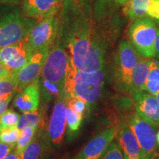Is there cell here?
Segmentation results:
<instances>
[{"label": "cell", "mask_w": 159, "mask_h": 159, "mask_svg": "<svg viewBox=\"0 0 159 159\" xmlns=\"http://www.w3.org/2000/svg\"><path fill=\"white\" fill-rule=\"evenodd\" d=\"M40 122H41V116L38 111L26 112L19 117L16 127L19 130H21L26 127H33L37 128Z\"/></svg>", "instance_id": "22"}, {"label": "cell", "mask_w": 159, "mask_h": 159, "mask_svg": "<svg viewBox=\"0 0 159 159\" xmlns=\"http://www.w3.org/2000/svg\"><path fill=\"white\" fill-rule=\"evenodd\" d=\"M133 94L136 112L152 125L159 126V104L156 97L145 91H136Z\"/></svg>", "instance_id": "13"}, {"label": "cell", "mask_w": 159, "mask_h": 159, "mask_svg": "<svg viewBox=\"0 0 159 159\" xmlns=\"http://www.w3.org/2000/svg\"><path fill=\"white\" fill-rule=\"evenodd\" d=\"M66 125L69 130L71 132H75L78 130L82 122L83 116L77 114L70 106L66 105Z\"/></svg>", "instance_id": "25"}, {"label": "cell", "mask_w": 159, "mask_h": 159, "mask_svg": "<svg viewBox=\"0 0 159 159\" xmlns=\"http://www.w3.org/2000/svg\"><path fill=\"white\" fill-rule=\"evenodd\" d=\"M149 0H129L124 5V13L128 19L134 20L148 17L147 7Z\"/></svg>", "instance_id": "18"}, {"label": "cell", "mask_w": 159, "mask_h": 159, "mask_svg": "<svg viewBox=\"0 0 159 159\" xmlns=\"http://www.w3.org/2000/svg\"><path fill=\"white\" fill-rule=\"evenodd\" d=\"M31 54L25 39L0 49V61L12 74L27 63Z\"/></svg>", "instance_id": "11"}, {"label": "cell", "mask_w": 159, "mask_h": 159, "mask_svg": "<svg viewBox=\"0 0 159 159\" xmlns=\"http://www.w3.org/2000/svg\"><path fill=\"white\" fill-rule=\"evenodd\" d=\"M155 57L159 60V27L157 30V34L155 41Z\"/></svg>", "instance_id": "32"}, {"label": "cell", "mask_w": 159, "mask_h": 159, "mask_svg": "<svg viewBox=\"0 0 159 159\" xmlns=\"http://www.w3.org/2000/svg\"><path fill=\"white\" fill-rule=\"evenodd\" d=\"M16 146L0 142V159H3L7 154L14 150Z\"/></svg>", "instance_id": "30"}, {"label": "cell", "mask_w": 159, "mask_h": 159, "mask_svg": "<svg viewBox=\"0 0 159 159\" xmlns=\"http://www.w3.org/2000/svg\"><path fill=\"white\" fill-rule=\"evenodd\" d=\"M102 159H124V156L119 145L112 142Z\"/></svg>", "instance_id": "28"}, {"label": "cell", "mask_w": 159, "mask_h": 159, "mask_svg": "<svg viewBox=\"0 0 159 159\" xmlns=\"http://www.w3.org/2000/svg\"><path fill=\"white\" fill-rule=\"evenodd\" d=\"M119 127H108L101 131L71 159H102L109 145L117 136Z\"/></svg>", "instance_id": "10"}, {"label": "cell", "mask_w": 159, "mask_h": 159, "mask_svg": "<svg viewBox=\"0 0 159 159\" xmlns=\"http://www.w3.org/2000/svg\"><path fill=\"white\" fill-rule=\"evenodd\" d=\"M20 133L16 126L0 128V142L16 146Z\"/></svg>", "instance_id": "24"}, {"label": "cell", "mask_w": 159, "mask_h": 159, "mask_svg": "<svg viewBox=\"0 0 159 159\" xmlns=\"http://www.w3.org/2000/svg\"><path fill=\"white\" fill-rule=\"evenodd\" d=\"M127 124L134 133L144 156H155L156 150V128L138 113L129 117Z\"/></svg>", "instance_id": "8"}, {"label": "cell", "mask_w": 159, "mask_h": 159, "mask_svg": "<svg viewBox=\"0 0 159 159\" xmlns=\"http://www.w3.org/2000/svg\"><path fill=\"white\" fill-rule=\"evenodd\" d=\"M147 13L149 17L159 20V0H149Z\"/></svg>", "instance_id": "29"}, {"label": "cell", "mask_w": 159, "mask_h": 159, "mask_svg": "<svg viewBox=\"0 0 159 159\" xmlns=\"http://www.w3.org/2000/svg\"><path fill=\"white\" fill-rule=\"evenodd\" d=\"M66 101L63 96H58L49 119L48 125V136L51 144L58 147L63 142L65 133L66 119Z\"/></svg>", "instance_id": "12"}, {"label": "cell", "mask_w": 159, "mask_h": 159, "mask_svg": "<svg viewBox=\"0 0 159 159\" xmlns=\"http://www.w3.org/2000/svg\"><path fill=\"white\" fill-rule=\"evenodd\" d=\"M43 143L39 139H33L20 155L21 159H41L42 158Z\"/></svg>", "instance_id": "20"}, {"label": "cell", "mask_w": 159, "mask_h": 159, "mask_svg": "<svg viewBox=\"0 0 159 159\" xmlns=\"http://www.w3.org/2000/svg\"><path fill=\"white\" fill-rule=\"evenodd\" d=\"M3 159H21V158H20L19 155H18L16 152H15V150H13L12 152L7 154Z\"/></svg>", "instance_id": "34"}, {"label": "cell", "mask_w": 159, "mask_h": 159, "mask_svg": "<svg viewBox=\"0 0 159 159\" xmlns=\"http://www.w3.org/2000/svg\"><path fill=\"white\" fill-rule=\"evenodd\" d=\"M140 54L129 41H122L119 43L114 61V77L117 84L125 91L130 92V81L133 69Z\"/></svg>", "instance_id": "6"}, {"label": "cell", "mask_w": 159, "mask_h": 159, "mask_svg": "<svg viewBox=\"0 0 159 159\" xmlns=\"http://www.w3.org/2000/svg\"><path fill=\"white\" fill-rule=\"evenodd\" d=\"M10 75H11L10 71L6 68L3 63L1 62V61H0V79L8 76Z\"/></svg>", "instance_id": "33"}, {"label": "cell", "mask_w": 159, "mask_h": 159, "mask_svg": "<svg viewBox=\"0 0 159 159\" xmlns=\"http://www.w3.org/2000/svg\"><path fill=\"white\" fill-rule=\"evenodd\" d=\"M41 159H49V158H47V157H42V158H41Z\"/></svg>", "instance_id": "39"}, {"label": "cell", "mask_w": 159, "mask_h": 159, "mask_svg": "<svg viewBox=\"0 0 159 159\" xmlns=\"http://www.w3.org/2000/svg\"><path fill=\"white\" fill-rule=\"evenodd\" d=\"M152 60L140 58L133 69L130 81V92L145 91V83L148 79Z\"/></svg>", "instance_id": "17"}, {"label": "cell", "mask_w": 159, "mask_h": 159, "mask_svg": "<svg viewBox=\"0 0 159 159\" xmlns=\"http://www.w3.org/2000/svg\"><path fill=\"white\" fill-rule=\"evenodd\" d=\"M19 0H0V3H15Z\"/></svg>", "instance_id": "35"}, {"label": "cell", "mask_w": 159, "mask_h": 159, "mask_svg": "<svg viewBox=\"0 0 159 159\" xmlns=\"http://www.w3.org/2000/svg\"><path fill=\"white\" fill-rule=\"evenodd\" d=\"M66 105L70 106L77 114L83 115L84 111L86 108L88 102L85 101L84 99L78 98V97H70V98L66 99Z\"/></svg>", "instance_id": "27"}, {"label": "cell", "mask_w": 159, "mask_h": 159, "mask_svg": "<svg viewBox=\"0 0 159 159\" xmlns=\"http://www.w3.org/2000/svg\"><path fill=\"white\" fill-rule=\"evenodd\" d=\"M20 116L15 111L6 110L0 116V128L16 126Z\"/></svg>", "instance_id": "26"}, {"label": "cell", "mask_w": 159, "mask_h": 159, "mask_svg": "<svg viewBox=\"0 0 159 159\" xmlns=\"http://www.w3.org/2000/svg\"><path fill=\"white\" fill-rule=\"evenodd\" d=\"M157 30L156 23L149 16L134 20L129 27V41L142 56L155 57Z\"/></svg>", "instance_id": "4"}, {"label": "cell", "mask_w": 159, "mask_h": 159, "mask_svg": "<svg viewBox=\"0 0 159 159\" xmlns=\"http://www.w3.org/2000/svg\"><path fill=\"white\" fill-rule=\"evenodd\" d=\"M61 0H23L24 13L29 17H46L55 15Z\"/></svg>", "instance_id": "14"}, {"label": "cell", "mask_w": 159, "mask_h": 159, "mask_svg": "<svg viewBox=\"0 0 159 159\" xmlns=\"http://www.w3.org/2000/svg\"><path fill=\"white\" fill-rule=\"evenodd\" d=\"M119 145L123 154L130 157L144 156L134 133L126 122H122L118 130Z\"/></svg>", "instance_id": "16"}, {"label": "cell", "mask_w": 159, "mask_h": 159, "mask_svg": "<svg viewBox=\"0 0 159 159\" xmlns=\"http://www.w3.org/2000/svg\"><path fill=\"white\" fill-rule=\"evenodd\" d=\"M64 19L62 37L73 66L80 71H94L105 66L110 39L100 33L86 18L74 14Z\"/></svg>", "instance_id": "1"}, {"label": "cell", "mask_w": 159, "mask_h": 159, "mask_svg": "<svg viewBox=\"0 0 159 159\" xmlns=\"http://www.w3.org/2000/svg\"><path fill=\"white\" fill-rule=\"evenodd\" d=\"M49 49H43L33 52L27 63L19 70L12 73V76L16 82L18 90H21L27 85L39 82Z\"/></svg>", "instance_id": "9"}, {"label": "cell", "mask_w": 159, "mask_h": 159, "mask_svg": "<svg viewBox=\"0 0 159 159\" xmlns=\"http://www.w3.org/2000/svg\"><path fill=\"white\" fill-rule=\"evenodd\" d=\"M58 31L56 16L43 17L39 23L33 25L25 41L32 53L43 49H49L54 43Z\"/></svg>", "instance_id": "7"}, {"label": "cell", "mask_w": 159, "mask_h": 159, "mask_svg": "<svg viewBox=\"0 0 159 159\" xmlns=\"http://www.w3.org/2000/svg\"><path fill=\"white\" fill-rule=\"evenodd\" d=\"M40 102V90L38 82L27 85L16 95L14 105L21 112H33L37 110Z\"/></svg>", "instance_id": "15"}, {"label": "cell", "mask_w": 159, "mask_h": 159, "mask_svg": "<svg viewBox=\"0 0 159 159\" xmlns=\"http://www.w3.org/2000/svg\"><path fill=\"white\" fill-rule=\"evenodd\" d=\"M36 128L26 127L21 130L14 150L18 155L20 156L26 148V147L31 142V141L33 139L34 134L36 132Z\"/></svg>", "instance_id": "21"}, {"label": "cell", "mask_w": 159, "mask_h": 159, "mask_svg": "<svg viewBox=\"0 0 159 159\" xmlns=\"http://www.w3.org/2000/svg\"><path fill=\"white\" fill-rule=\"evenodd\" d=\"M32 27L18 10L0 13V49L25 40Z\"/></svg>", "instance_id": "5"}, {"label": "cell", "mask_w": 159, "mask_h": 159, "mask_svg": "<svg viewBox=\"0 0 159 159\" xmlns=\"http://www.w3.org/2000/svg\"><path fill=\"white\" fill-rule=\"evenodd\" d=\"M61 1H63V0H61Z\"/></svg>", "instance_id": "41"}, {"label": "cell", "mask_w": 159, "mask_h": 159, "mask_svg": "<svg viewBox=\"0 0 159 159\" xmlns=\"http://www.w3.org/2000/svg\"><path fill=\"white\" fill-rule=\"evenodd\" d=\"M107 76L106 68L94 71H80L70 63L64 81L62 94L66 98L78 97L88 103L96 102L99 98Z\"/></svg>", "instance_id": "2"}, {"label": "cell", "mask_w": 159, "mask_h": 159, "mask_svg": "<svg viewBox=\"0 0 159 159\" xmlns=\"http://www.w3.org/2000/svg\"><path fill=\"white\" fill-rule=\"evenodd\" d=\"M112 1L115 2L117 4H119V5H125V3L128 2L129 0H112Z\"/></svg>", "instance_id": "36"}, {"label": "cell", "mask_w": 159, "mask_h": 159, "mask_svg": "<svg viewBox=\"0 0 159 159\" xmlns=\"http://www.w3.org/2000/svg\"><path fill=\"white\" fill-rule=\"evenodd\" d=\"M155 159H159V156H158V158H155Z\"/></svg>", "instance_id": "40"}, {"label": "cell", "mask_w": 159, "mask_h": 159, "mask_svg": "<svg viewBox=\"0 0 159 159\" xmlns=\"http://www.w3.org/2000/svg\"><path fill=\"white\" fill-rule=\"evenodd\" d=\"M145 91L156 96L159 92V60H152L148 79L145 83Z\"/></svg>", "instance_id": "19"}, {"label": "cell", "mask_w": 159, "mask_h": 159, "mask_svg": "<svg viewBox=\"0 0 159 159\" xmlns=\"http://www.w3.org/2000/svg\"><path fill=\"white\" fill-rule=\"evenodd\" d=\"M16 90V82L12 75L0 79V97H13Z\"/></svg>", "instance_id": "23"}, {"label": "cell", "mask_w": 159, "mask_h": 159, "mask_svg": "<svg viewBox=\"0 0 159 159\" xmlns=\"http://www.w3.org/2000/svg\"><path fill=\"white\" fill-rule=\"evenodd\" d=\"M70 63V57L63 43L58 40L52 47L49 48L41 71L46 88L52 94H56L57 96L62 94Z\"/></svg>", "instance_id": "3"}, {"label": "cell", "mask_w": 159, "mask_h": 159, "mask_svg": "<svg viewBox=\"0 0 159 159\" xmlns=\"http://www.w3.org/2000/svg\"><path fill=\"white\" fill-rule=\"evenodd\" d=\"M156 99H157V101H158V104H159V92L158 93V94H156Z\"/></svg>", "instance_id": "38"}, {"label": "cell", "mask_w": 159, "mask_h": 159, "mask_svg": "<svg viewBox=\"0 0 159 159\" xmlns=\"http://www.w3.org/2000/svg\"><path fill=\"white\" fill-rule=\"evenodd\" d=\"M12 97H0V116L7 110L9 102H11Z\"/></svg>", "instance_id": "31"}, {"label": "cell", "mask_w": 159, "mask_h": 159, "mask_svg": "<svg viewBox=\"0 0 159 159\" xmlns=\"http://www.w3.org/2000/svg\"><path fill=\"white\" fill-rule=\"evenodd\" d=\"M156 142L157 144L159 145V130H158V132L156 133Z\"/></svg>", "instance_id": "37"}]
</instances>
